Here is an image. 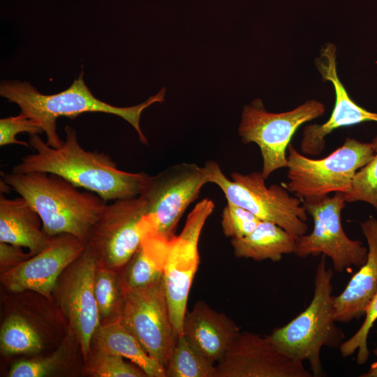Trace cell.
Returning <instances> with one entry per match:
<instances>
[{"label": "cell", "instance_id": "obj_28", "mask_svg": "<svg viewBox=\"0 0 377 377\" xmlns=\"http://www.w3.org/2000/svg\"><path fill=\"white\" fill-rule=\"evenodd\" d=\"M364 316L358 330L339 348L343 357H347L357 350L356 362L360 365L364 364L369 357L367 340L369 332L377 320V292L366 306Z\"/></svg>", "mask_w": 377, "mask_h": 377}, {"label": "cell", "instance_id": "obj_20", "mask_svg": "<svg viewBox=\"0 0 377 377\" xmlns=\"http://www.w3.org/2000/svg\"><path fill=\"white\" fill-rule=\"evenodd\" d=\"M170 239L156 232H151L145 237L131 259L119 272L124 292L150 286L163 279Z\"/></svg>", "mask_w": 377, "mask_h": 377}, {"label": "cell", "instance_id": "obj_19", "mask_svg": "<svg viewBox=\"0 0 377 377\" xmlns=\"http://www.w3.org/2000/svg\"><path fill=\"white\" fill-rule=\"evenodd\" d=\"M52 237L43 229L41 219L22 196L7 198L0 195V242L28 249L34 256L45 249Z\"/></svg>", "mask_w": 377, "mask_h": 377}, {"label": "cell", "instance_id": "obj_30", "mask_svg": "<svg viewBox=\"0 0 377 377\" xmlns=\"http://www.w3.org/2000/svg\"><path fill=\"white\" fill-rule=\"evenodd\" d=\"M29 135L43 133L40 124L32 119L20 113L0 119V146L17 144L31 148L29 143L16 139V135L20 133Z\"/></svg>", "mask_w": 377, "mask_h": 377}, {"label": "cell", "instance_id": "obj_32", "mask_svg": "<svg viewBox=\"0 0 377 377\" xmlns=\"http://www.w3.org/2000/svg\"><path fill=\"white\" fill-rule=\"evenodd\" d=\"M31 257L22 246L0 242V267L3 274Z\"/></svg>", "mask_w": 377, "mask_h": 377}, {"label": "cell", "instance_id": "obj_9", "mask_svg": "<svg viewBox=\"0 0 377 377\" xmlns=\"http://www.w3.org/2000/svg\"><path fill=\"white\" fill-rule=\"evenodd\" d=\"M302 201L314 225L311 233L296 238L293 253L302 258L323 253L331 259L339 273L351 266H362L367 260V248L360 241L350 239L342 227L344 193L336 192L332 196Z\"/></svg>", "mask_w": 377, "mask_h": 377}, {"label": "cell", "instance_id": "obj_1", "mask_svg": "<svg viewBox=\"0 0 377 377\" xmlns=\"http://www.w3.org/2000/svg\"><path fill=\"white\" fill-rule=\"evenodd\" d=\"M65 132L59 148L50 147L38 134L29 135V143L35 152L23 157L11 172L55 174L106 202L137 197L145 191L151 175L119 170L108 154L83 149L75 129L66 126Z\"/></svg>", "mask_w": 377, "mask_h": 377}, {"label": "cell", "instance_id": "obj_26", "mask_svg": "<svg viewBox=\"0 0 377 377\" xmlns=\"http://www.w3.org/2000/svg\"><path fill=\"white\" fill-rule=\"evenodd\" d=\"M371 144L374 151L372 158L357 170L344 198L346 202H367L377 212V135Z\"/></svg>", "mask_w": 377, "mask_h": 377}, {"label": "cell", "instance_id": "obj_15", "mask_svg": "<svg viewBox=\"0 0 377 377\" xmlns=\"http://www.w3.org/2000/svg\"><path fill=\"white\" fill-rule=\"evenodd\" d=\"M85 247L71 235L54 236L45 249L1 274V283L11 293L29 290L50 297L62 273Z\"/></svg>", "mask_w": 377, "mask_h": 377}, {"label": "cell", "instance_id": "obj_27", "mask_svg": "<svg viewBox=\"0 0 377 377\" xmlns=\"http://www.w3.org/2000/svg\"><path fill=\"white\" fill-rule=\"evenodd\" d=\"M124 359L118 355L96 350L89 359L87 370L96 377L147 376L138 365L131 364Z\"/></svg>", "mask_w": 377, "mask_h": 377}, {"label": "cell", "instance_id": "obj_29", "mask_svg": "<svg viewBox=\"0 0 377 377\" xmlns=\"http://www.w3.org/2000/svg\"><path fill=\"white\" fill-rule=\"evenodd\" d=\"M261 220L250 211L227 202L221 214V227L224 235L240 239L249 235Z\"/></svg>", "mask_w": 377, "mask_h": 377}, {"label": "cell", "instance_id": "obj_8", "mask_svg": "<svg viewBox=\"0 0 377 377\" xmlns=\"http://www.w3.org/2000/svg\"><path fill=\"white\" fill-rule=\"evenodd\" d=\"M325 111L324 104L314 99L280 113L268 112L260 98L244 106L238 133L243 143L258 146L263 158L261 173L265 179L275 170L287 168L286 151L299 127Z\"/></svg>", "mask_w": 377, "mask_h": 377}, {"label": "cell", "instance_id": "obj_17", "mask_svg": "<svg viewBox=\"0 0 377 377\" xmlns=\"http://www.w3.org/2000/svg\"><path fill=\"white\" fill-rule=\"evenodd\" d=\"M360 226L368 245L367 257L345 289L339 295L333 296L337 322L360 320L377 292V219L369 217L361 222Z\"/></svg>", "mask_w": 377, "mask_h": 377}, {"label": "cell", "instance_id": "obj_4", "mask_svg": "<svg viewBox=\"0 0 377 377\" xmlns=\"http://www.w3.org/2000/svg\"><path fill=\"white\" fill-rule=\"evenodd\" d=\"M323 255L316 270L313 298L297 316L268 335L271 341L290 358L308 361L314 377L325 376L320 361L323 347L339 348L345 341L343 331L336 325L333 296V269L327 268Z\"/></svg>", "mask_w": 377, "mask_h": 377}, {"label": "cell", "instance_id": "obj_7", "mask_svg": "<svg viewBox=\"0 0 377 377\" xmlns=\"http://www.w3.org/2000/svg\"><path fill=\"white\" fill-rule=\"evenodd\" d=\"M156 232L142 195L106 205L87 243L98 266L120 272L142 240Z\"/></svg>", "mask_w": 377, "mask_h": 377}, {"label": "cell", "instance_id": "obj_14", "mask_svg": "<svg viewBox=\"0 0 377 377\" xmlns=\"http://www.w3.org/2000/svg\"><path fill=\"white\" fill-rule=\"evenodd\" d=\"M212 377H313L303 362L281 351L268 336L239 332L215 364Z\"/></svg>", "mask_w": 377, "mask_h": 377}, {"label": "cell", "instance_id": "obj_5", "mask_svg": "<svg viewBox=\"0 0 377 377\" xmlns=\"http://www.w3.org/2000/svg\"><path fill=\"white\" fill-rule=\"evenodd\" d=\"M288 182L281 184L302 200H314L331 193H347L358 170L374 156L371 142L348 138L343 145L327 156L313 159L301 154L290 144Z\"/></svg>", "mask_w": 377, "mask_h": 377}, {"label": "cell", "instance_id": "obj_2", "mask_svg": "<svg viewBox=\"0 0 377 377\" xmlns=\"http://www.w3.org/2000/svg\"><path fill=\"white\" fill-rule=\"evenodd\" d=\"M1 179L39 215L50 237L71 235L86 245L107 202L52 173L1 172Z\"/></svg>", "mask_w": 377, "mask_h": 377}, {"label": "cell", "instance_id": "obj_10", "mask_svg": "<svg viewBox=\"0 0 377 377\" xmlns=\"http://www.w3.org/2000/svg\"><path fill=\"white\" fill-rule=\"evenodd\" d=\"M119 320L165 369L179 336L172 322L163 279L126 290Z\"/></svg>", "mask_w": 377, "mask_h": 377}, {"label": "cell", "instance_id": "obj_23", "mask_svg": "<svg viewBox=\"0 0 377 377\" xmlns=\"http://www.w3.org/2000/svg\"><path fill=\"white\" fill-rule=\"evenodd\" d=\"M94 295L101 324L120 318L124 291L119 272L97 265L94 277Z\"/></svg>", "mask_w": 377, "mask_h": 377}, {"label": "cell", "instance_id": "obj_18", "mask_svg": "<svg viewBox=\"0 0 377 377\" xmlns=\"http://www.w3.org/2000/svg\"><path fill=\"white\" fill-rule=\"evenodd\" d=\"M240 332L226 314L198 301L184 316L182 335L201 354L215 364Z\"/></svg>", "mask_w": 377, "mask_h": 377}, {"label": "cell", "instance_id": "obj_12", "mask_svg": "<svg viewBox=\"0 0 377 377\" xmlns=\"http://www.w3.org/2000/svg\"><path fill=\"white\" fill-rule=\"evenodd\" d=\"M208 183L206 167L191 163L175 164L151 176L142 195L155 232L168 239L175 236L182 216Z\"/></svg>", "mask_w": 377, "mask_h": 377}, {"label": "cell", "instance_id": "obj_22", "mask_svg": "<svg viewBox=\"0 0 377 377\" xmlns=\"http://www.w3.org/2000/svg\"><path fill=\"white\" fill-rule=\"evenodd\" d=\"M295 241L294 236L278 225L261 221L247 236L232 239L231 244L237 258L278 262L283 255L294 252Z\"/></svg>", "mask_w": 377, "mask_h": 377}, {"label": "cell", "instance_id": "obj_31", "mask_svg": "<svg viewBox=\"0 0 377 377\" xmlns=\"http://www.w3.org/2000/svg\"><path fill=\"white\" fill-rule=\"evenodd\" d=\"M62 353L58 352L46 358L20 361L12 366L8 372V376H47L59 369L62 362Z\"/></svg>", "mask_w": 377, "mask_h": 377}, {"label": "cell", "instance_id": "obj_24", "mask_svg": "<svg viewBox=\"0 0 377 377\" xmlns=\"http://www.w3.org/2000/svg\"><path fill=\"white\" fill-rule=\"evenodd\" d=\"M1 351L5 355L32 354L43 347V340L27 319L11 315L1 325L0 331Z\"/></svg>", "mask_w": 377, "mask_h": 377}, {"label": "cell", "instance_id": "obj_25", "mask_svg": "<svg viewBox=\"0 0 377 377\" xmlns=\"http://www.w3.org/2000/svg\"><path fill=\"white\" fill-rule=\"evenodd\" d=\"M214 366L182 334L165 367V377H212Z\"/></svg>", "mask_w": 377, "mask_h": 377}, {"label": "cell", "instance_id": "obj_16", "mask_svg": "<svg viewBox=\"0 0 377 377\" xmlns=\"http://www.w3.org/2000/svg\"><path fill=\"white\" fill-rule=\"evenodd\" d=\"M336 52V46L328 43L316 61L323 80L332 84L336 98L332 112L326 122L304 127L300 143V149L304 154L319 155L325 149V137L337 128L365 121L377 122V112L360 106L348 95L337 74Z\"/></svg>", "mask_w": 377, "mask_h": 377}, {"label": "cell", "instance_id": "obj_21", "mask_svg": "<svg viewBox=\"0 0 377 377\" xmlns=\"http://www.w3.org/2000/svg\"><path fill=\"white\" fill-rule=\"evenodd\" d=\"M91 346L95 350L118 355L128 360L149 377H165V369L143 349L119 319L101 324L93 336Z\"/></svg>", "mask_w": 377, "mask_h": 377}, {"label": "cell", "instance_id": "obj_13", "mask_svg": "<svg viewBox=\"0 0 377 377\" xmlns=\"http://www.w3.org/2000/svg\"><path fill=\"white\" fill-rule=\"evenodd\" d=\"M97 262L87 246L62 273L57 283L60 306L68 320L87 360L91 353L93 336L101 325L94 295Z\"/></svg>", "mask_w": 377, "mask_h": 377}, {"label": "cell", "instance_id": "obj_3", "mask_svg": "<svg viewBox=\"0 0 377 377\" xmlns=\"http://www.w3.org/2000/svg\"><path fill=\"white\" fill-rule=\"evenodd\" d=\"M82 71L67 89L58 94L45 95L28 82L4 81L1 83L0 95L9 102L16 103L20 113L38 122L47 137V144L59 148L63 140L57 133V119L59 117L71 119L88 112H103L119 116L135 130L141 143L148 141L140 126L142 112L154 103H162L166 89L163 87L156 94L137 105L117 107L96 98L83 79Z\"/></svg>", "mask_w": 377, "mask_h": 377}, {"label": "cell", "instance_id": "obj_33", "mask_svg": "<svg viewBox=\"0 0 377 377\" xmlns=\"http://www.w3.org/2000/svg\"><path fill=\"white\" fill-rule=\"evenodd\" d=\"M374 354L377 357V348L373 350ZM361 377H377V362L372 364L369 371L361 374Z\"/></svg>", "mask_w": 377, "mask_h": 377}, {"label": "cell", "instance_id": "obj_11", "mask_svg": "<svg viewBox=\"0 0 377 377\" xmlns=\"http://www.w3.org/2000/svg\"><path fill=\"white\" fill-rule=\"evenodd\" d=\"M214 209L210 199L200 201L188 214L182 232L170 241L163 279L172 322L178 336L182 334L188 294L200 263V236Z\"/></svg>", "mask_w": 377, "mask_h": 377}, {"label": "cell", "instance_id": "obj_6", "mask_svg": "<svg viewBox=\"0 0 377 377\" xmlns=\"http://www.w3.org/2000/svg\"><path fill=\"white\" fill-rule=\"evenodd\" d=\"M205 166L209 173V183L217 185L227 202L242 207L261 221L272 222L295 238L306 234L307 212L301 199L290 195L282 185L267 186L261 172L242 174L234 172L228 179L219 164L208 161Z\"/></svg>", "mask_w": 377, "mask_h": 377}]
</instances>
